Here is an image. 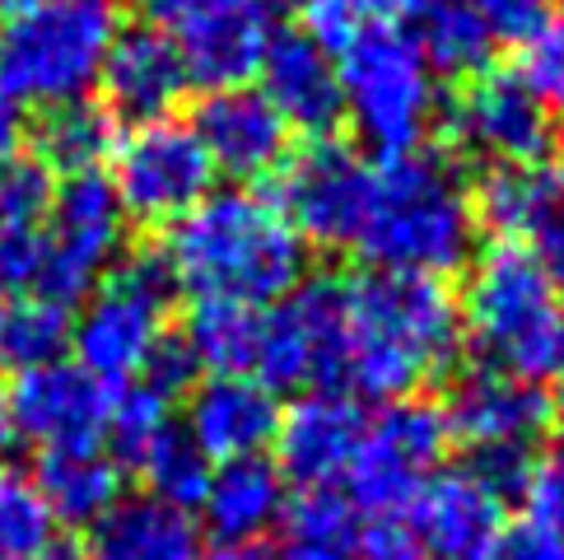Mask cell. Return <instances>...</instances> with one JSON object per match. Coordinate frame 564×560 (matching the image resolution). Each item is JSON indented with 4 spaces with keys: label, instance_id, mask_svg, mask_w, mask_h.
<instances>
[{
    "label": "cell",
    "instance_id": "obj_1",
    "mask_svg": "<svg viewBox=\"0 0 564 560\" xmlns=\"http://www.w3.org/2000/svg\"><path fill=\"white\" fill-rule=\"evenodd\" d=\"M169 271L192 299H234L248 309L280 304L308 280L304 238L275 202L248 187L210 192L169 229Z\"/></svg>",
    "mask_w": 564,
    "mask_h": 560
},
{
    "label": "cell",
    "instance_id": "obj_2",
    "mask_svg": "<svg viewBox=\"0 0 564 560\" xmlns=\"http://www.w3.org/2000/svg\"><path fill=\"white\" fill-rule=\"evenodd\" d=\"M462 317L443 280L369 271L350 286L346 384L373 402H401L457 365Z\"/></svg>",
    "mask_w": 564,
    "mask_h": 560
},
{
    "label": "cell",
    "instance_id": "obj_3",
    "mask_svg": "<svg viewBox=\"0 0 564 560\" xmlns=\"http://www.w3.org/2000/svg\"><path fill=\"white\" fill-rule=\"evenodd\" d=\"M471 244V202L457 183V169L443 154L420 150L373 169L365 225L350 244L373 271L443 280L448 271L467 267Z\"/></svg>",
    "mask_w": 564,
    "mask_h": 560
},
{
    "label": "cell",
    "instance_id": "obj_4",
    "mask_svg": "<svg viewBox=\"0 0 564 560\" xmlns=\"http://www.w3.org/2000/svg\"><path fill=\"white\" fill-rule=\"evenodd\" d=\"M457 317L490 369L536 388L564 374V313L528 244H490L476 257Z\"/></svg>",
    "mask_w": 564,
    "mask_h": 560
},
{
    "label": "cell",
    "instance_id": "obj_5",
    "mask_svg": "<svg viewBox=\"0 0 564 560\" xmlns=\"http://www.w3.org/2000/svg\"><path fill=\"white\" fill-rule=\"evenodd\" d=\"M122 33L117 0H37L0 24V89L24 112L89 98Z\"/></svg>",
    "mask_w": 564,
    "mask_h": 560
},
{
    "label": "cell",
    "instance_id": "obj_6",
    "mask_svg": "<svg viewBox=\"0 0 564 560\" xmlns=\"http://www.w3.org/2000/svg\"><path fill=\"white\" fill-rule=\"evenodd\" d=\"M340 108L355 136L388 164V159L420 154L438 122L434 71L415 43L392 24H369L336 56Z\"/></svg>",
    "mask_w": 564,
    "mask_h": 560
},
{
    "label": "cell",
    "instance_id": "obj_7",
    "mask_svg": "<svg viewBox=\"0 0 564 560\" xmlns=\"http://www.w3.org/2000/svg\"><path fill=\"white\" fill-rule=\"evenodd\" d=\"M177 299L164 248H135L89 290L85 309L70 317L75 365L98 384H131L150 351L164 342V317Z\"/></svg>",
    "mask_w": 564,
    "mask_h": 560
},
{
    "label": "cell",
    "instance_id": "obj_8",
    "mask_svg": "<svg viewBox=\"0 0 564 560\" xmlns=\"http://www.w3.org/2000/svg\"><path fill=\"white\" fill-rule=\"evenodd\" d=\"M350 286L340 276H308L261 313L252 374L267 392H336L346 384Z\"/></svg>",
    "mask_w": 564,
    "mask_h": 560
},
{
    "label": "cell",
    "instance_id": "obj_9",
    "mask_svg": "<svg viewBox=\"0 0 564 560\" xmlns=\"http://www.w3.org/2000/svg\"><path fill=\"white\" fill-rule=\"evenodd\" d=\"M448 449L453 434L438 402H425V397L382 402V411L359 434V449L346 467L350 505L373 514L378 524H397L448 457Z\"/></svg>",
    "mask_w": 564,
    "mask_h": 560
},
{
    "label": "cell",
    "instance_id": "obj_10",
    "mask_svg": "<svg viewBox=\"0 0 564 560\" xmlns=\"http://www.w3.org/2000/svg\"><path fill=\"white\" fill-rule=\"evenodd\" d=\"M145 29L164 33L200 89H243L267 56L275 0H135Z\"/></svg>",
    "mask_w": 564,
    "mask_h": 560
},
{
    "label": "cell",
    "instance_id": "obj_11",
    "mask_svg": "<svg viewBox=\"0 0 564 560\" xmlns=\"http://www.w3.org/2000/svg\"><path fill=\"white\" fill-rule=\"evenodd\" d=\"M127 248V215L117 206L108 173H75L56 183L52 211L43 219V271L37 294L56 304H79L104 280Z\"/></svg>",
    "mask_w": 564,
    "mask_h": 560
},
{
    "label": "cell",
    "instance_id": "obj_12",
    "mask_svg": "<svg viewBox=\"0 0 564 560\" xmlns=\"http://www.w3.org/2000/svg\"><path fill=\"white\" fill-rule=\"evenodd\" d=\"M373 196V164L359 146L336 136H317L285 154L275 169V211L304 244L340 248L355 244Z\"/></svg>",
    "mask_w": 564,
    "mask_h": 560
},
{
    "label": "cell",
    "instance_id": "obj_13",
    "mask_svg": "<svg viewBox=\"0 0 564 560\" xmlns=\"http://www.w3.org/2000/svg\"><path fill=\"white\" fill-rule=\"evenodd\" d=\"M108 183L117 192V206L135 225H177L192 206H200L210 196L215 169L192 122H150L135 127L131 136L117 140L112 150V173Z\"/></svg>",
    "mask_w": 564,
    "mask_h": 560
},
{
    "label": "cell",
    "instance_id": "obj_14",
    "mask_svg": "<svg viewBox=\"0 0 564 560\" xmlns=\"http://www.w3.org/2000/svg\"><path fill=\"white\" fill-rule=\"evenodd\" d=\"M112 392L117 388L98 384L75 359H52L43 369L19 374L6 392L10 434H19L37 453L98 449V439L108 434Z\"/></svg>",
    "mask_w": 564,
    "mask_h": 560
},
{
    "label": "cell",
    "instance_id": "obj_15",
    "mask_svg": "<svg viewBox=\"0 0 564 560\" xmlns=\"http://www.w3.org/2000/svg\"><path fill=\"white\" fill-rule=\"evenodd\" d=\"M448 140L490 164H541L555 154V117L513 75H476L448 117Z\"/></svg>",
    "mask_w": 564,
    "mask_h": 560
},
{
    "label": "cell",
    "instance_id": "obj_16",
    "mask_svg": "<svg viewBox=\"0 0 564 560\" xmlns=\"http://www.w3.org/2000/svg\"><path fill=\"white\" fill-rule=\"evenodd\" d=\"M448 420V434L476 449H532L536 434L551 426V397L536 384L476 365L453 378L448 402L438 407Z\"/></svg>",
    "mask_w": 564,
    "mask_h": 560
},
{
    "label": "cell",
    "instance_id": "obj_17",
    "mask_svg": "<svg viewBox=\"0 0 564 560\" xmlns=\"http://www.w3.org/2000/svg\"><path fill=\"white\" fill-rule=\"evenodd\" d=\"M192 131L206 150L215 173H229L234 183H261L290 154V127L257 89H215L200 98Z\"/></svg>",
    "mask_w": 564,
    "mask_h": 560
},
{
    "label": "cell",
    "instance_id": "obj_18",
    "mask_svg": "<svg viewBox=\"0 0 564 560\" xmlns=\"http://www.w3.org/2000/svg\"><path fill=\"white\" fill-rule=\"evenodd\" d=\"M406 514L425 560H490L503 532V505L467 467L434 472Z\"/></svg>",
    "mask_w": 564,
    "mask_h": 560
},
{
    "label": "cell",
    "instance_id": "obj_19",
    "mask_svg": "<svg viewBox=\"0 0 564 560\" xmlns=\"http://www.w3.org/2000/svg\"><path fill=\"white\" fill-rule=\"evenodd\" d=\"M359 434H365V416L346 392H304L290 411H280L271 439L280 453L275 472L304 491H327V482L350 467Z\"/></svg>",
    "mask_w": 564,
    "mask_h": 560
},
{
    "label": "cell",
    "instance_id": "obj_20",
    "mask_svg": "<svg viewBox=\"0 0 564 560\" xmlns=\"http://www.w3.org/2000/svg\"><path fill=\"white\" fill-rule=\"evenodd\" d=\"M98 85H104V108L112 112V122L150 127L173 117V108L187 98L192 79L169 37L140 24L117 33L108 62L98 71Z\"/></svg>",
    "mask_w": 564,
    "mask_h": 560
},
{
    "label": "cell",
    "instance_id": "obj_21",
    "mask_svg": "<svg viewBox=\"0 0 564 560\" xmlns=\"http://www.w3.org/2000/svg\"><path fill=\"white\" fill-rule=\"evenodd\" d=\"M280 407L252 374L206 378L187 392V439L206 463H238V457H261L275 439Z\"/></svg>",
    "mask_w": 564,
    "mask_h": 560
},
{
    "label": "cell",
    "instance_id": "obj_22",
    "mask_svg": "<svg viewBox=\"0 0 564 560\" xmlns=\"http://www.w3.org/2000/svg\"><path fill=\"white\" fill-rule=\"evenodd\" d=\"M261 98L280 112L285 127H299L308 140L332 136L340 127V79H336V62L322 52L304 29H285L271 37L267 56H261Z\"/></svg>",
    "mask_w": 564,
    "mask_h": 560
},
{
    "label": "cell",
    "instance_id": "obj_23",
    "mask_svg": "<svg viewBox=\"0 0 564 560\" xmlns=\"http://www.w3.org/2000/svg\"><path fill=\"white\" fill-rule=\"evenodd\" d=\"M471 202V219L495 234V244H522L551 215L564 211V164H490L480 173Z\"/></svg>",
    "mask_w": 564,
    "mask_h": 560
},
{
    "label": "cell",
    "instance_id": "obj_24",
    "mask_svg": "<svg viewBox=\"0 0 564 560\" xmlns=\"http://www.w3.org/2000/svg\"><path fill=\"white\" fill-rule=\"evenodd\" d=\"M206 528L219 547L248 551L257 537L275 528L280 509H285V476L275 472L271 457H238L210 472L206 486Z\"/></svg>",
    "mask_w": 564,
    "mask_h": 560
},
{
    "label": "cell",
    "instance_id": "obj_25",
    "mask_svg": "<svg viewBox=\"0 0 564 560\" xmlns=\"http://www.w3.org/2000/svg\"><path fill=\"white\" fill-rule=\"evenodd\" d=\"M85 551L89 560H200V528L192 514L135 495L98 518Z\"/></svg>",
    "mask_w": 564,
    "mask_h": 560
},
{
    "label": "cell",
    "instance_id": "obj_26",
    "mask_svg": "<svg viewBox=\"0 0 564 560\" xmlns=\"http://www.w3.org/2000/svg\"><path fill=\"white\" fill-rule=\"evenodd\" d=\"M56 524L94 528L108 509L122 505V467L104 449H70V453H37L33 472Z\"/></svg>",
    "mask_w": 564,
    "mask_h": 560
},
{
    "label": "cell",
    "instance_id": "obj_27",
    "mask_svg": "<svg viewBox=\"0 0 564 560\" xmlns=\"http://www.w3.org/2000/svg\"><path fill=\"white\" fill-rule=\"evenodd\" d=\"M271 560H365L359 509L336 491H299L275 518Z\"/></svg>",
    "mask_w": 564,
    "mask_h": 560
},
{
    "label": "cell",
    "instance_id": "obj_28",
    "mask_svg": "<svg viewBox=\"0 0 564 560\" xmlns=\"http://www.w3.org/2000/svg\"><path fill=\"white\" fill-rule=\"evenodd\" d=\"M406 19H411L406 37L434 75L476 79L490 71L495 37L486 29V19L471 10V0H411Z\"/></svg>",
    "mask_w": 564,
    "mask_h": 560
},
{
    "label": "cell",
    "instance_id": "obj_29",
    "mask_svg": "<svg viewBox=\"0 0 564 560\" xmlns=\"http://www.w3.org/2000/svg\"><path fill=\"white\" fill-rule=\"evenodd\" d=\"M257 332H261V309L234 304V299H192L177 342L192 351L200 369H210V378H234V374H252Z\"/></svg>",
    "mask_w": 564,
    "mask_h": 560
},
{
    "label": "cell",
    "instance_id": "obj_30",
    "mask_svg": "<svg viewBox=\"0 0 564 560\" xmlns=\"http://www.w3.org/2000/svg\"><path fill=\"white\" fill-rule=\"evenodd\" d=\"M117 122L104 104H66V108H52L43 112V122L33 131V159H43L52 173H98L104 159H112L117 150Z\"/></svg>",
    "mask_w": 564,
    "mask_h": 560
},
{
    "label": "cell",
    "instance_id": "obj_31",
    "mask_svg": "<svg viewBox=\"0 0 564 560\" xmlns=\"http://www.w3.org/2000/svg\"><path fill=\"white\" fill-rule=\"evenodd\" d=\"M70 351V309L47 294L0 299V369L14 378L43 369Z\"/></svg>",
    "mask_w": 564,
    "mask_h": 560
},
{
    "label": "cell",
    "instance_id": "obj_32",
    "mask_svg": "<svg viewBox=\"0 0 564 560\" xmlns=\"http://www.w3.org/2000/svg\"><path fill=\"white\" fill-rule=\"evenodd\" d=\"M131 472L150 486V499H159V505H169V509H183V514L200 509L206 486H210V463L196 453V444L177 426L169 434H159L154 444L140 453V463Z\"/></svg>",
    "mask_w": 564,
    "mask_h": 560
},
{
    "label": "cell",
    "instance_id": "obj_33",
    "mask_svg": "<svg viewBox=\"0 0 564 560\" xmlns=\"http://www.w3.org/2000/svg\"><path fill=\"white\" fill-rule=\"evenodd\" d=\"M56 542V518L33 472L0 463V560H37Z\"/></svg>",
    "mask_w": 564,
    "mask_h": 560
},
{
    "label": "cell",
    "instance_id": "obj_34",
    "mask_svg": "<svg viewBox=\"0 0 564 560\" xmlns=\"http://www.w3.org/2000/svg\"><path fill=\"white\" fill-rule=\"evenodd\" d=\"M169 397H159L145 384H127L112 392V416H108V439H112V463L117 467H135L140 453H145L159 434L173 430L169 416Z\"/></svg>",
    "mask_w": 564,
    "mask_h": 560
},
{
    "label": "cell",
    "instance_id": "obj_35",
    "mask_svg": "<svg viewBox=\"0 0 564 560\" xmlns=\"http://www.w3.org/2000/svg\"><path fill=\"white\" fill-rule=\"evenodd\" d=\"M513 79L528 89L551 117L564 112V14H546L518 43Z\"/></svg>",
    "mask_w": 564,
    "mask_h": 560
},
{
    "label": "cell",
    "instance_id": "obj_36",
    "mask_svg": "<svg viewBox=\"0 0 564 560\" xmlns=\"http://www.w3.org/2000/svg\"><path fill=\"white\" fill-rule=\"evenodd\" d=\"M56 196V173L24 150L0 159V229H43Z\"/></svg>",
    "mask_w": 564,
    "mask_h": 560
},
{
    "label": "cell",
    "instance_id": "obj_37",
    "mask_svg": "<svg viewBox=\"0 0 564 560\" xmlns=\"http://www.w3.org/2000/svg\"><path fill=\"white\" fill-rule=\"evenodd\" d=\"M467 472L499 499V505H509V499H522L536 463H532V449H476Z\"/></svg>",
    "mask_w": 564,
    "mask_h": 560
},
{
    "label": "cell",
    "instance_id": "obj_38",
    "mask_svg": "<svg viewBox=\"0 0 564 560\" xmlns=\"http://www.w3.org/2000/svg\"><path fill=\"white\" fill-rule=\"evenodd\" d=\"M43 229H0V299L37 294Z\"/></svg>",
    "mask_w": 564,
    "mask_h": 560
},
{
    "label": "cell",
    "instance_id": "obj_39",
    "mask_svg": "<svg viewBox=\"0 0 564 560\" xmlns=\"http://www.w3.org/2000/svg\"><path fill=\"white\" fill-rule=\"evenodd\" d=\"M365 14H359L355 0H308L304 6V33L336 62L359 33H365Z\"/></svg>",
    "mask_w": 564,
    "mask_h": 560
},
{
    "label": "cell",
    "instance_id": "obj_40",
    "mask_svg": "<svg viewBox=\"0 0 564 560\" xmlns=\"http://www.w3.org/2000/svg\"><path fill=\"white\" fill-rule=\"evenodd\" d=\"M196 374H200V365L192 359V351L177 342V336H164V342L150 351L145 365H140V384L173 402V397H187L196 388Z\"/></svg>",
    "mask_w": 564,
    "mask_h": 560
},
{
    "label": "cell",
    "instance_id": "obj_41",
    "mask_svg": "<svg viewBox=\"0 0 564 560\" xmlns=\"http://www.w3.org/2000/svg\"><path fill=\"white\" fill-rule=\"evenodd\" d=\"M490 560H564V528L513 518V524H503Z\"/></svg>",
    "mask_w": 564,
    "mask_h": 560
},
{
    "label": "cell",
    "instance_id": "obj_42",
    "mask_svg": "<svg viewBox=\"0 0 564 560\" xmlns=\"http://www.w3.org/2000/svg\"><path fill=\"white\" fill-rule=\"evenodd\" d=\"M471 10L486 19L495 43L499 37L503 43H522V37L551 14V0H471Z\"/></svg>",
    "mask_w": 564,
    "mask_h": 560
},
{
    "label": "cell",
    "instance_id": "obj_43",
    "mask_svg": "<svg viewBox=\"0 0 564 560\" xmlns=\"http://www.w3.org/2000/svg\"><path fill=\"white\" fill-rule=\"evenodd\" d=\"M522 518H536V524L564 528V472L555 463L532 472L528 491H522Z\"/></svg>",
    "mask_w": 564,
    "mask_h": 560
},
{
    "label": "cell",
    "instance_id": "obj_44",
    "mask_svg": "<svg viewBox=\"0 0 564 560\" xmlns=\"http://www.w3.org/2000/svg\"><path fill=\"white\" fill-rule=\"evenodd\" d=\"M532 238H536L532 257H536L541 276L551 280V290H564V211H560V215H551L546 225H541Z\"/></svg>",
    "mask_w": 564,
    "mask_h": 560
},
{
    "label": "cell",
    "instance_id": "obj_45",
    "mask_svg": "<svg viewBox=\"0 0 564 560\" xmlns=\"http://www.w3.org/2000/svg\"><path fill=\"white\" fill-rule=\"evenodd\" d=\"M365 556L369 560H425L397 524H378L373 532H365Z\"/></svg>",
    "mask_w": 564,
    "mask_h": 560
},
{
    "label": "cell",
    "instance_id": "obj_46",
    "mask_svg": "<svg viewBox=\"0 0 564 560\" xmlns=\"http://www.w3.org/2000/svg\"><path fill=\"white\" fill-rule=\"evenodd\" d=\"M19 136H24V117H19V108L0 89V159H10L19 150Z\"/></svg>",
    "mask_w": 564,
    "mask_h": 560
},
{
    "label": "cell",
    "instance_id": "obj_47",
    "mask_svg": "<svg viewBox=\"0 0 564 560\" xmlns=\"http://www.w3.org/2000/svg\"><path fill=\"white\" fill-rule=\"evenodd\" d=\"M359 14H365V24H392L397 14H406L411 0H355Z\"/></svg>",
    "mask_w": 564,
    "mask_h": 560
},
{
    "label": "cell",
    "instance_id": "obj_48",
    "mask_svg": "<svg viewBox=\"0 0 564 560\" xmlns=\"http://www.w3.org/2000/svg\"><path fill=\"white\" fill-rule=\"evenodd\" d=\"M551 439H555V467L564 472V397H560V402H551Z\"/></svg>",
    "mask_w": 564,
    "mask_h": 560
},
{
    "label": "cell",
    "instance_id": "obj_49",
    "mask_svg": "<svg viewBox=\"0 0 564 560\" xmlns=\"http://www.w3.org/2000/svg\"><path fill=\"white\" fill-rule=\"evenodd\" d=\"M37 560H89V551L79 547V542H52Z\"/></svg>",
    "mask_w": 564,
    "mask_h": 560
},
{
    "label": "cell",
    "instance_id": "obj_50",
    "mask_svg": "<svg viewBox=\"0 0 564 560\" xmlns=\"http://www.w3.org/2000/svg\"><path fill=\"white\" fill-rule=\"evenodd\" d=\"M10 407H6V388H0V453H6V444H10Z\"/></svg>",
    "mask_w": 564,
    "mask_h": 560
},
{
    "label": "cell",
    "instance_id": "obj_51",
    "mask_svg": "<svg viewBox=\"0 0 564 560\" xmlns=\"http://www.w3.org/2000/svg\"><path fill=\"white\" fill-rule=\"evenodd\" d=\"M29 6H37V0H0V24H6V19H14V14H24Z\"/></svg>",
    "mask_w": 564,
    "mask_h": 560
},
{
    "label": "cell",
    "instance_id": "obj_52",
    "mask_svg": "<svg viewBox=\"0 0 564 560\" xmlns=\"http://www.w3.org/2000/svg\"><path fill=\"white\" fill-rule=\"evenodd\" d=\"M219 560H271V556H267V551H252V547H248V551H229V556H219Z\"/></svg>",
    "mask_w": 564,
    "mask_h": 560
},
{
    "label": "cell",
    "instance_id": "obj_53",
    "mask_svg": "<svg viewBox=\"0 0 564 560\" xmlns=\"http://www.w3.org/2000/svg\"><path fill=\"white\" fill-rule=\"evenodd\" d=\"M294 6H299V10H304V6H308V0H294Z\"/></svg>",
    "mask_w": 564,
    "mask_h": 560
}]
</instances>
